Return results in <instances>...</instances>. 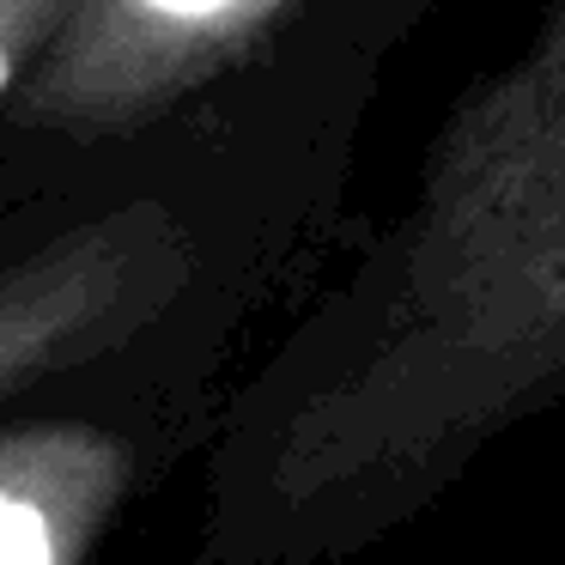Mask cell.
Wrapping results in <instances>:
<instances>
[{
  "instance_id": "obj_1",
  "label": "cell",
  "mask_w": 565,
  "mask_h": 565,
  "mask_svg": "<svg viewBox=\"0 0 565 565\" xmlns=\"http://www.w3.org/2000/svg\"><path fill=\"white\" fill-rule=\"evenodd\" d=\"M438 0H79L0 116V201L183 128L365 116Z\"/></svg>"
},
{
  "instance_id": "obj_2",
  "label": "cell",
  "mask_w": 565,
  "mask_h": 565,
  "mask_svg": "<svg viewBox=\"0 0 565 565\" xmlns=\"http://www.w3.org/2000/svg\"><path fill=\"white\" fill-rule=\"evenodd\" d=\"M79 0H0V116L13 104V92L25 86V74L38 67L43 43L62 31V19ZM7 207V201H0Z\"/></svg>"
},
{
  "instance_id": "obj_3",
  "label": "cell",
  "mask_w": 565,
  "mask_h": 565,
  "mask_svg": "<svg viewBox=\"0 0 565 565\" xmlns=\"http://www.w3.org/2000/svg\"><path fill=\"white\" fill-rule=\"evenodd\" d=\"M0 565H55L50 516L7 487H0Z\"/></svg>"
}]
</instances>
